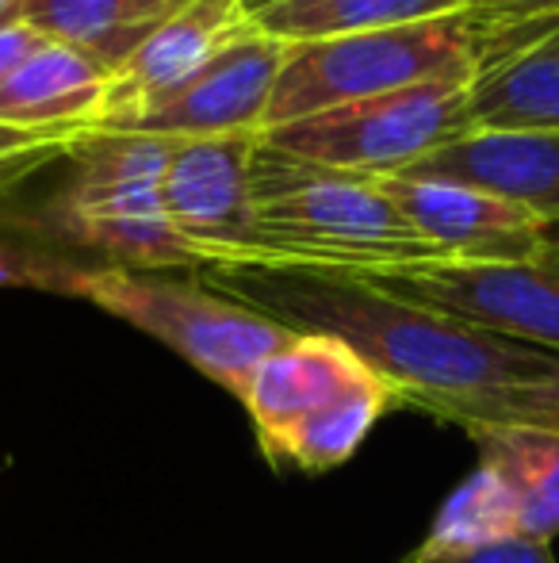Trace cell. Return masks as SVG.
Instances as JSON below:
<instances>
[{
  "instance_id": "1",
  "label": "cell",
  "mask_w": 559,
  "mask_h": 563,
  "mask_svg": "<svg viewBox=\"0 0 559 563\" xmlns=\"http://www.w3.org/2000/svg\"><path fill=\"white\" fill-rule=\"evenodd\" d=\"M200 280L291 334H326L349 345L376 376L395 387L399 407L411 410L537 384L559 372V353L487 334L353 276L211 265L200 268Z\"/></svg>"
},
{
  "instance_id": "2",
  "label": "cell",
  "mask_w": 559,
  "mask_h": 563,
  "mask_svg": "<svg viewBox=\"0 0 559 563\" xmlns=\"http://www.w3.org/2000/svg\"><path fill=\"white\" fill-rule=\"evenodd\" d=\"M249 196L261 268L372 280L440 257L376 180L299 162L265 139L249 162Z\"/></svg>"
},
{
  "instance_id": "3",
  "label": "cell",
  "mask_w": 559,
  "mask_h": 563,
  "mask_svg": "<svg viewBox=\"0 0 559 563\" xmlns=\"http://www.w3.org/2000/svg\"><path fill=\"white\" fill-rule=\"evenodd\" d=\"M479 66H483V27L471 12L440 15L411 27L295 43L288 46V58L272 85L265 131L414 85L476 81Z\"/></svg>"
},
{
  "instance_id": "4",
  "label": "cell",
  "mask_w": 559,
  "mask_h": 563,
  "mask_svg": "<svg viewBox=\"0 0 559 563\" xmlns=\"http://www.w3.org/2000/svg\"><path fill=\"white\" fill-rule=\"evenodd\" d=\"M169 154L172 139L85 134L74 150L81 173L54 203L58 234L100 253V265L112 268H200L165 216L161 180Z\"/></svg>"
},
{
  "instance_id": "5",
  "label": "cell",
  "mask_w": 559,
  "mask_h": 563,
  "mask_svg": "<svg viewBox=\"0 0 559 563\" xmlns=\"http://www.w3.org/2000/svg\"><path fill=\"white\" fill-rule=\"evenodd\" d=\"M81 299L169 345L238 402L246 399L257 368L295 338L288 327L226 299L203 280H172L165 273L97 265Z\"/></svg>"
},
{
  "instance_id": "6",
  "label": "cell",
  "mask_w": 559,
  "mask_h": 563,
  "mask_svg": "<svg viewBox=\"0 0 559 563\" xmlns=\"http://www.w3.org/2000/svg\"><path fill=\"white\" fill-rule=\"evenodd\" d=\"M468 85L471 81H433L353 100L272 126L261 139L322 169L365 180L399 177L445 142L468 134Z\"/></svg>"
},
{
  "instance_id": "7",
  "label": "cell",
  "mask_w": 559,
  "mask_h": 563,
  "mask_svg": "<svg viewBox=\"0 0 559 563\" xmlns=\"http://www.w3.org/2000/svg\"><path fill=\"white\" fill-rule=\"evenodd\" d=\"M365 284L429 307L487 334L559 353V257L537 261H422Z\"/></svg>"
},
{
  "instance_id": "8",
  "label": "cell",
  "mask_w": 559,
  "mask_h": 563,
  "mask_svg": "<svg viewBox=\"0 0 559 563\" xmlns=\"http://www.w3.org/2000/svg\"><path fill=\"white\" fill-rule=\"evenodd\" d=\"M283 58L288 43L265 35L261 27H249L172 89L127 112L100 115L89 134H146L172 142L261 134Z\"/></svg>"
},
{
  "instance_id": "9",
  "label": "cell",
  "mask_w": 559,
  "mask_h": 563,
  "mask_svg": "<svg viewBox=\"0 0 559 563\" xmlns=\"http://www.w3.org/2000/svg\"><path fill=\"white\" fill-rule=\"evenodd\" d=\"M261 134L172 142L161 200L195 265H254L257 227L249 196V162Z\"/></svg>"
},
{
  "instance_id": "10",
  "label": "cell",
  "mask_w": 559,
  "mask_h": 563,
  "mask_svg": "<svg viewBox=\"0 0 559 563\" xmlns=\"http://www.w3.org/2000/svg\"><path fill=\"white\" fill-rule=\"evenodd\" d=\"M403 219L452 261H537L548 253V223L491 192L429 177L376 180Z\"/></svg>"
},
{
  "instance_id": "11",
  "label": "cell",
  "mask_w": 559,
  "mask_h": 563,
  "mask_svg": "<svg viewBox=\"0 0 559 563\" xmlns=\"http://www.w3.org/2000/svg\"><path fill=\"white\" fill-rule=\"evenodd\" d=\"M372 379L380 376L349 345L326 334H295L257 368L242 407L254 422L265 456L277 464L291 433Z\"/></svg>"
},
{
  "instance_id": "12",
  "label": "cell",
  "mask_w": 559,
  "mask_h": 563,
  "mask_svg": "<svg viewBox=\"0 0 559 563\" xmlns=\"http://www.w3.org/2000/svg\"><path fill=\"white\" fill-rule=\"evenodd\" d=\"M406 177L456 180L559 223V134L548 131H468L422 157Z\"/></svg>"
},
{
  "instance_id": "13",
  "label": "cell",
  "mask_w": 559,
  "mask_h": 563,
  "mask_svg": "<svg viewBox=\"0 0 559 563\" xmlns=\"http://www.w3.org/2000/svg\"><path fill=\"white\" fill-rule=\"evenodd\" d=\"M249 27H254V20H249L242 0H188L120 69H112V85H108V100L100 115L127 112V108L154 100L157 92L172 89L188 74H195L203 62L215 58L226 43L246 35Z\"/></svg>"
},
{
  "instance_id": "14",
  "label": "cell",
  "mask_w": 559,
  "mask_h": 563,
  "mask_svg": "<svg viewBox=\"0 0 559 563\" xmlns=\"http://www.w3.org/2000/svg\"><path fill=\"white\" fill-rule=\"evenodd\" d=\"M112 85V69L66 43L46 38L4 85H0V123L54 131V126H92L100 119Z\"/></svg>"
},
{
  "instance_id": "15",
  "label": "cell",
  "mask_w": 559,
  "mask_h": 563,
  "mask_svg": "<svg viewBox=\"0 0 559 563\" xmlns=\"http://www.w3.org/2000/svg\"><path fill=\"white\" fill-rule=\"evenodd\" d=\"M479 452V467L510 490L525 541L559 537V430L510 422H460Z\"/></svg>"
},
{
  "instance_id": "16",
  "label": "cell",
  "mask_w": 559,
  "mask_h": 563,
  "mask_svg": "<svg viewBox=\"0 0 559 563\" xmlns=\"http://www.w3.org/2000/svg\"><path fill=\"white\" fill-rule=\"evenodd\" d=\"M188 0H27L23 20L51 43L120 69L131 54Z\"/></svg>"
},
{
  "instance_id": "17",
  "label": "cell",
  "mask_w": 559,
  "mask_h": 563,
  "mask_svg": "<svg viewBox=\"0 0 559 563\" xmlns=\"http://www.w3.org/2000/svg\"><path fill=\"white\" fill-rule=\"evenodd\" d=\"M468 131H548L559 134V51L525 46L483 66L468 85Z\"/></svg>"
},
{
  "instance_id": "18",
  "label": "cell",
  "mask_w": 559,
  "mask_h": 563,
  "mask_svg": "<svg viewBox=\"0 0 559 563\" xmlns=\"http://www.w3.org/2000/svg\"><path fill=\"white\" fill-rule=\"evenodd\" d=\"M476 0H280L254 15V27L280 43H318V38L360 35V31L411 27L440 15L471 12Z\"/></svg>"
},
{
  "instance_id": "19",
  "label": "cell",
  "mask_w": 559,
  "mask_h": 563,
  "mask_svg": "<svg viewBox=\"0 0 559 563\" xmlns=\"http://www.w3.org/2000/svg\"><path fill=\"white\" fill-rule=\"evenodd\" d=\"M517 537H522V521H517V506L510 498V490L487 467H476L445 498L429 533H425V541L414 552L440 556V552H468L483 549V544L517 541Z\"/></svg>"
},
{
  "instance_id": "20",
  "label": "cell",
  "mask_w": 559,
  "mask_h": 563,
  "mask_svg": "<svg viewBox=\"0 0 559 563\" xmlns=\"http://www.w3.org/2000/svg\"><path fill=\"white\" fill-rule=\"evenodd\" d=\"M395 407H399L395 387L383 376L372 379V384L345 395L342 402H334L326 415L306 422L303 430L291 433L288 445L280 449L277 464H295L299 472H329V467L345 464L360 449V441L372 433V426Z\"/></svg>"
},
{
  "instance_id": "21",
  "label": "cell",
  "mask_w": 559,
  "mask_h": 563,
  "mask_svg": "<svg viewBox=\"0 0 559 563\" xmlns=\"http://www.w3.org/2000/svg\"><path fill=\"white\" fill-rule=\"evenodd\" d=\"M425 415L440 422H510V426H540V430H559V372L537 384H514L499 391L471 395V399L433 402Z\"/></svg>"
},
{
  "instance_id": "22",
  "label": "cell",
  "mask_w": 559,
  "mask_h": 563,
  "mask_svg": "<svg viewBox=\"0 0 559 563\" xmlns=\"http://www.w3.org/2000/svg\"><path fill=\"white\" fill-rule=\"evenodd\" d=\"M97 265H85L51 245L20 242L12 234H0V288H35L54 296H85V284Z\"/></svg>"
},
{
  "instance_id": "23",
  "label": "cell",
  "mask_w": 559,
  "mask_h": 563,
  "mask_svg": "<svg viewBox=\"0 0 559 563\" xmlns=\"http://www.w3.org/2000/svg\"><path fill=\"white\" fill-rule=\"evenodd\" d=\"M89 126H54V131H27V126L0 123V196L20 188L38 169L58 157H74Z\"/></svg>"
},
{
  "instance_id": "24",
  "label": "cell",
  "mask_w": 559,
  "mask_h": 563,
  "mask_svg": "<svg viewBox=\"0 0 559 563\" xmlns=\"http://www.w3.org/2000/svg\"><path fill=\"white\" fill-rule=\"evenodd\" d=\"M403 563H556L552 544L540 541H499L483 544V549L468 552H440V556H425V552H411Z\"/></svg>"
},
{
  "instance_id": "25",
  "label": "cell",
  "mask_w": 559,
  "mask_h": 563,
  "mask_svg": "<svg viewBox=\"0 0 559 563\" xmlns=\"http://www.w3.org/2000/svg\"><path fill=\"white\" fill-rule=\"evenodd\" d=\"M471 15L479 20L483 35H491V31H510L522 23L559 20V0H476Z\"/></svg>"
},
{
  "instance_id": "26",
  "label": "cell",
  "mask_w": 559,
  "mask_h": 563,
  "mask_svg": "<svg viewBox=\"0 0 559 563\" xmlns=\"http://www.w3.org/2000/svg\"><path fill=\"white\" fill-rule=\"evenodd\" d=\"M548 43L559 51V20H540V23H522V27L510 31H491L483 35V66H494V62L510 58V54L525 51V46ZM479 66V69H483Z\"/></svg>"
},
{
  "instance_id": "27",
  "label": "cell",
  "mask_w": 559,
  "mask_h": 563,
  "mask_svg": "<svg viewBox=\"0 0 559 563\" xmlns=\"http://www.w3.org/2000/svg\"><path fill=\"white\" fill-rule=\"evenodd\" d=\"M43 43H46V38L38 35V31L31 27L27 20L8 23V27H0V85H4L8 77H12L15 69H20L23 62H27L31 54H35Z\"/></svg>"
},
{
  "instance_id": "28",
  "label": "cell",
  "mask_w": 559,
  "mask_h": 563,
  "mask_svg": "<svg viewBox=\"0 0 559 563\" xmlns=\"http://www.w3.org/2000/svg\"><path fill=\"white\" fill-rule=\"evenodd\" d=\"M23 12H27V0H0V27H8V23H20Z\"/></svg>"
},
{
  "instance_id": "29",
  "label": "cell",
  "mask_w": 559,
  "mask_h": 563,
  "mask_svg": "<svg viewBox=\"0 0 559 563\" xmlns=\"http://www.w3.org/2000/svg\"><path fill=\"white\" fill-rule=\"evenodd\" d=\"M242 4H246L249 20H254L257 12H265V8H269V4H280V0H242Z\"/></svg>"
},
{
  "instance_id": "30",
  "label": "cell",
  "mask_w": 559,
  "mask_h": 563,
  "mask_svg": "<svg viewBox=\"0 0 559 563\" xmlns=\"http://www.w3.org/2000/svg\"><path fill=\"white\" fill-rule=\"evenodd\" d=\"M548 253H552V257H559V223L548 227Z\"/></svg>"
}]
</instances>
